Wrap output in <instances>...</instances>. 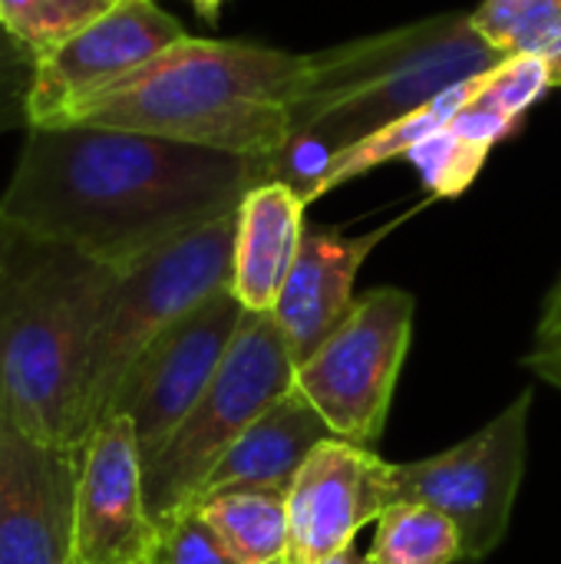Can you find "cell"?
I'll use <instances>...</instances> for the list:
<instances>
[{
  "label": "cell",
  "mask_w": 561,
  "mask_h": 564,
  "mask_svg": "<svg viewBox=\"0 0 561 564\" xmlns=\"http://www.w3.org/2000/svg\"><path fill=\"white\" fill-rule=\"evenodd\" d=\"M261 182L268 159L89 122L26 126L0 218L122 271L235 215Z\"/></svg>",
  "instance_id": "obj_1"
},
{
  "label": "cell",
  "mask_w": 561,
  "mask_h": 564,
  "mask_svg": "<svg viewBox=\"0 0 561 564\" xmlns=\"http://www.w3.org/2000/svg\"><path fill=\"white\" fill-rule=\"evenodd\" d=\"M503 59L470 13H443L311 53L308 83L291 106V135L268 159V182L291 185L308 205L317 202L347 149Z\"/></svg>",
  "instance_id": "obj_2"
},
{
  "label": "cell",
  "mask_w": 561,
  "mask_h": 564,
  "mask_svg": "<svg viewBox=\"0 0 561 564\" xmlns=\"http://www.w3.org/2000/svg\"><path fill=\"white\" fill-rule=\"evenodd\" d=\"M119 268L0 218V413L36 440L86 446L89 340Z\"/></svg>",
  "instance_id": "obj_3"
},
{
  "label": "cell",
  "mask_w": 561,
  "mask_h": 564,
  "mask_svg": "<svg viewBox=\"0 0 561 564\" xmlns=\"http://www.w3.org/2000/svg\"><path fill=\"white\" fill-rule=\"evenodd\" d=\"M311 53L185 36L93 96L73 119L149 132L231 155L271 159L291 135Z\"/></svg>",
  "instance_id": "obj_4"
},
{
  "label": "cell",
  "mask_w": 561,
  "mask_h": 564,
  "mask_svg": "<svg viewBox=\"0 0 561 564\" xmlns=\"http://www.w3.org/2000/svg\"><path fill=\"white\" fill-rule=\"evenodd\" d=\"M238 212L215 218L159 251L122 268L99 311L86 380H83V440L103 423L119 383L142 350L179 317L195 311L212 294L231 288Z\"/></svg>",
  "instance_id": "obj_5"
},
{
  "label": "cell",
  "mask_w": 561,
  "mask_h": 564,
  "mask_svg": "<svg viewBox=\"0 0 561 564\" xmlns=\"http://www.w3.org/2000/svg\"><path fill=\"white\" fill-rule=\"evenodd\" d=\"M294 357L274 314H245V324L205 397L145 463V506L155 525L192 509L202 486L238 436L294 390Z\"/></svg>",
  "instance_id": "obj_6"
},
{
  "label": "cell",
  "mask_w": 561,
  "mask_h": 564,
  "mask_svg": "<svg viewBox=\"0 0 561 564\" xmlns=\"http://www.w3.org/2000/svg\"><path fill=\"white\" fill-rule=\"evenodd\" d=\"M529 413L532 387L453 449L417 463H390V506L420 502L443 512L463 539V562H483L513 522L529 456Z\"/></svg>",
  "instance_id": "obj_7"
},
{
  "label": "cell",
  "mask_w": 561,
  "mask_h": 564,
  "mask_svg": "<svg viewBox=\"0 0 561 564\" xmlns=\"http://www.w3.org/2000/svg\"><path fill=\"white\" fill-rule=\"evenodd\" d=\"M417 301L400 288L357 297L344 324L294 370V390L337 440L374 449L410 350Z\"/></svg>",
  "instance_id": "obj_8"
},
{
  "label": "cell",
  "mask_w": 561,
  "mask_h": 564,
  "mask_svg": "<svg viewBox=\"0 0 561 564\" xmlns=\"http://www.w3.org/2000/svg\"><path fill=\"white\" fill-rule=\"evenodd\" d=\"M245 314L241 301L225 288L165 327L132 364L106 416L119 413L132 423L142 466L159 456L205 397L245 324Z\"/></svg>",
  "instance_id": "obj_9"
},
{
  "label": "cell",
  "mask_w": 561,
  "mask_h": 564,
  "mask_svg": "<svg viewBox=\"0 0 561 564\" xmlns=\"http://www.w3.org/2000/svg\"><path fill=\"white\" fill-rule=\"evenodd\" d=\"M83 449L0 413V564H73Z\"/></svg>",
  "instance_id": "obj_10"
},
{
  "label": "cell",
  "mask_w": 561,
  "mask_h": 564,
  "mask_svg": "<svg viewBox=\"0 0 561 564\" xmlns=\"http://www.w3.org/2000/svg\"><path fill=\"white\" fill-rule=\"evenodd\" d=\"M185 36V26L155 0H116L103 17L40 59L30 96V126H60L73 119L93 96Z\"/></svg>",
  "instance_id": "obj_11"
},
{
  "label": "cell",
  "mask_w": 561,
  "mask_h": 564,
  "mask_svg": "<svg viewBox=\"0 0 561 564\" xmlns=\"http://www.w3.org/2000/svg\"><path fill=\"white\" fill-rule=\"evenodd\" d=\"M155 542L136 430L112 413L83 446L73 564H152Z\"/></svg>",
  "instance_id": "obj_12"
},
{
  "label": "cell",
  "mask_w": 561,
  "mask_h": 564,
  "mask_svg": "<svg viewBox=\"0 0 561 564\" xmlns=\"http://www.w3.org/2000/svg\"><path fill=\"white\" fill-rule=\"evenodd\" d=\"M390 463L347 440H324L288 489L284 564H317L354 545L390 509Z\"/></svg>",
  "instance_id": "obj_13"
},
{
  "label": "cell",
  "mask_w": 561,
  "mask_h": 564,
  "mask_svg": "<svg viewBox=\"0 0 561 564\" xmlns=\"http://www.w3.org/2000/svg\"><path fill=\"white\" fill-rule=\"evenodd\" d=\"M410 215L393 218L367 235H344L337 228H304L294 268L271 311L294 364L308 360L344 324V317L357 304L354 284L367 254Z\"/></svg>",
  "instance_id": "obj_14"
},
{
  "label": "cell",
  "mask_w": 561,
  "mask_h": 564,
  "mask_svg": "<svg viewBox=\"0 0 561 564\" xmlns=\"http://www.w3.org/2000/svg\"><path fill=\"white\" fill-rule=\"evenodd\" d=\"M308 202L284 182L255 185L238 205L231 294L248 314H271L304 238Z\"/></svg>",
  "instance_id": "obj_15"
},
{
  "label": "cell",
  "mask_w": 561,
  "mask_h": 564,
  "mask_svg": "<svg viewBox=\"0 0 561 564\" xmlns=\"http://www.w3.org/2000/svg\"><path fill=\"white\" fill-rule=\"evenodd\" d=\"M331 436L334 433L321 420V413L298 390H291L271 410H265L222 456V463L202 486L198 502L218 492H241V489L288 496L308 456Z\"/></svg>",
  "instance_id": "obj_16"
},
{
  "label": "cell",
  "mask_w": 561,
  "mask_h": 564,
  "mask_svg": "<svg viewBox=\"0 0 561 564\" xmlns=\"http://www.w3.org/2000/svg\"><path fill=\"white\" fill-rule=\"evenodd\" d=\"M552 86V69L542 56H506L496 69L483 76L476 96L460 109V116L450 126L466 139L493 149L522 122V116Z\"/></svg>",
  "instance_id": "obj_17"
},
{
  "label": "cell",
  "mask_w": 561,
  "mask_h": 564,
  "mask_svg": "<svg viewBox=\"0 0 561 564\" xmlns=\"http://www.w3.org/2000/svg\"><path fill=\"white\" fill-rule=\"evenodd\" d=\"M238 564H284L288 496L284 492H218L195 502Z\"/></svg>",
  "instance_id": "obj_18"
},
{
  "label": "cell",
  "mask_w": 561,
  "mask_h": 564,
  "mask_svg": "<svg viewBox=\"0 0 561 564\" xmlns=\"http://www.w3.org/2000/svg\"><path fill=\"white\" fill-rule=\"evenodd\" d=\"M483 76H486V73H483ZM483 76H473V79H466V83L446 89V93L436 96L433 102L420 106L417 112L397 119L393 126H387V129L374 132L370 139L357 142L354 149H347V152L334 162V169L327 172V178H324V185H321V195H327L331 188H337V185H344V182H354L357 175H364V172H370V169H377V165H384V162L407 159L413 145H420V142L430 139L433 132L446 129V126L460 116V109L476 96Z\"/></svg>",
  "instance_id": "obj_19"
},
{
  "label": "cell",
  "mask_w": 561,
  "mask_h": 564,
  "mask_svg": "<svg viewBox=\"0 0 561 564\" xmlns=\"http://www.w3.org/2000/svg\"><path fill=\"white\" fill-rule=\"evenodd\" d=\"M470 17L503 56H542L561 86V0H483Z\"/></svg>",
  "instance_id": "obj_20"
},
{
  "label": "cell",
  "mask_w": 561,
  "mask_h": 564,
  "mask_svg": "<svg viewBox=\"0 0 561 564\" xmlns=\"http://www.w3.org/2000/svg\"><path fill=\"white\" fill-rule=\"evenodd\" d=\"M370 558L374 564H456L463 562V539L443 512L400 502L377 519Z\"/></svg>",
  "instance_id": "obj_21"
},
{
  "label": "cell",
  "mask_w": 561,
  "mask_h": 564,
  "mask_svg": "<svg viewBox=\"0 0 561 564\" xmlns=\"http://www.w3.org/2000/svg\"><path fill=\"white\" fill-rule=\"evenodd\" d=\"M112 3L116 0H0V26L46 59Z\"/></svg>",
  "instance_id": "obj_22"
},
{
  "label": "cell",
  "mask_w": 561,
  "mask_h": 564,
  "mask_svg": "<svg viewBox=\"0 0 561 564\" xmlns=\"http://www.w3.org/2000/svg\"><path fill=\"white\" fill-rule=\"evenodd\" d=\"M489 152L493 149H486V145L466 139L463 132H456L453 126H446V129L433 132L430 139H423L420 145H413L407 162H413V169L420 172V178L433 198H456L476 182Z\"/></svg>",
  "instance_id": "obj_23"
},
{
  "label": "cell",
  "mask_w": 561,
  "mask_h": 564,
  "mask_svg": "<svg viewBox=\"0 0 561 564\" xmlns=\"http://www.w3.org/2000/svg\"><path fill=\"white\" fill-rule=\"evenodd\" d=\"M152 564H238L198 506L182 509L179 516L159 525V542Z\"/></svg>",
  "instance_id": "obj_24"
},
{
  "label": "cell",
  "mask_w": 561,
  "mask_h": 564,
  "mask_svg": "<svg viewBox=\"0 0 561 564\" xmlns=\"http://www.w3.org/2000/svg\"><path fill=\"white\" fill-rule=\"evenodd\" d=\"M40 56L0 26V135L30 126V96L36 83Z\"/></svg>",
  "instance_id": "obj_25"
},
{
  "label": "cell",
  "mask_w": 561,
  "mask_h": 564,
  "mask_svg": "<svg viewBox=\"0 0 561 564\" xmlns=\"http://www.w3.org/2000/svg\"><path fill=\"white\" fill-rule=\"evenodd\" d=\"M549 350H561V274L542 304V317L532 340V354H549Z\"/></svg>",
  "instance_id": "obj_26"
},
{
  "label": "cell",
  "mask_w": 561,
  "mask_h": 564,
  "mask_svg": "<svg viewBox=\"0 0 561 564\" xmlns=\"http://www.w3.org/2000/svg\"><path fill=\"white\" fill-rule=\"evenodd\" d=\"M526 367L539 377V380H546L549 387H555L561 390V350H549V354H529L526 357Z\"/></svg>",
  "instance_id": "obj_27"
},
{
  "label": "cell",
  "mask_w": 561,
  "mask_h": 564,
  "mask_svg": "<svg viewBox=\"0 0 561 564\" xmlns=\"http://www.w3.org/2000/svg\"><path fill=\"white\" fill-rule=\"evenodd\" d=\"M317 564H374L370 555H360L354 545H347V549H341V552H334L331 558H324V562Z\"/></svg>",
  "instance_id": "obj_28"
},
{
  "label": "cell",
  "mask_w": 561,
  "mask_h": 564,
  "mask_svg": "<svg viewBox=\"0 0 561 564\" xmlns=\"http://www.w3.org/2000/svg\"><path fill=\"white\" fill-rule=\"evenodd\" d=\"M192 7H195L205 20H215L218 10H222V0H192Z\"/></svg>",
  "instance_id": "obj_29"
}]
</instances>
